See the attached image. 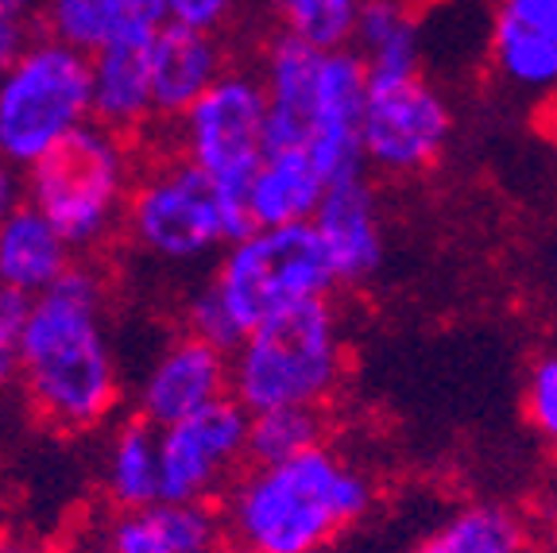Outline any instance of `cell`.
<instances>
[{
	"mask_svg": "<svg viewBox=\"0 0 557 553\" xmlns=\"http://www.w3.org/2000/svg\"><path fill=\"white\" fill-rule=\"evenodd\" d=\"M178 144L228 201H248L268 156V94L252 70H225L178 124Z\"/></svg>",
	"mask_w": 557,
	"mask_h": 553,
	"instance_id": "8",
	"label": "cell"
},
{
	"mask_svg": "<svg viewBox=\"0 0 557 553\" xmlns=\"http://www.w3.org/2000/svg\"><path fill=\"white\" fill-rule=\"evenodd\" d=\"M35 4H44V0H0V9L24 12V16H27V12H32V9H35Z\"/></svg>",
	"mask_w": 557,
	"mask_h": 553,
	"instance_id": "35",
	"label": "cell"
},
{
	"mask_svg": "<svg viewBox=\"0 0 557 553\" xmlns=\"http://www.w3.org/2000/svg\"><path fill=\"white\" fill-rule=\"evenodd\" d=\"M345 380V337L330 298H310L260 325L233 353V398L248 415L325 407Z\"/></svg>",
	"mask_w": 557,
	"mask_h": 553,
	"instance_id": "3",
	"label": "cell"
},
{
	"mask_svg": "<svg viewBox=\"0 0 557 553\" xmlns=\"http://www.w3.org/2000/svg\"><path fill=\"white\" fill-rule=\"evenodd\" d=\"M372 480L318 445L278 465H252L225 495V530L248 553H318L372 507Z\"/></svg>",
	"mask_w": 557,
	"mask_h": 553,
	"instance_id": "2",
	"label": "cell"
},
{
	"mask_svg": "<svg viewBox=\"0 0 557 553\" xmlns=\"http://www.w3.org/2000/svg\"><path fill=\"white\" fill-rule=\"evenodd\" d=\"M531 527L507 503H465L407 553H527Z\"/></svg>",
	"mask_w": 557,
	"mask_h": 553,
	"instance_id": "20",
	"label": "cell"
},
{
	"mask_svg": "<svg viewBox=\"0 0 557 553\" xmlns=\"http://www.w3.org/2000/svg\"><path fill=\"white\" fill-rule=\"evenodd\" d=\"M166 553H218L225 530V515L213 503H171L159 500L148 507Z\"/></svg>",
	"mask_w": 557,
	"mask_h": 553,
	"instance_id": "26",
	"label": "cell"
},
{
	"mask_svg": "<svg viewBox=\"0 0 557 553\" xmlns=\"http://www.w3.org/2000/svg\"><path fill=\"white\" fill-rule=\"evenodd\" d=\"M522 418L534 438L557 450V353H546L527 368L522 383Z\"/></svg>",
	"mask_w": 557,
	"mask_h": 553,
	"instance_id": "27",
	"label": "cell"
},
{
	"mask_svg": "<svg viewBox=\"0 0 557 553\" xmlns=\"http://www.w3.org/2000/svg\"><path fill=\"white\" fill-rule=\"evenodd\" d=\"M94 121V62L89 54L35 39L20 62L0 74V159L35 167L70 132Z\"/></svg>",
	"mask_w": 557,
	"mask_h": 553,
	"instance_id": "6",
	"label": "cell"
},
{
	"mask_svg": "<svg viewBox=\"0 0 557 553\" xmlns=\"http://www.w3.org/2000/svg\"><path fill=\"white\" fill-rule=\"evenodd\" d=\"M151 39L156 32L124 27L113 44H104L94 62V121L104 128L132 136L156 113L151 94Z\"/></svg>",
	"mask_w": 557,
	"mask_h": 553,
	"instance_id": "16",
	"label": "cell"
},
{
	"mask_svg": "<svg viewBox=\"0 0 557 553\" xmlns=\"http://www.w3.org/2000/svg\"><path fill=\"white\" fill-rule=\"evenodd\" d=\"M248 422L252 415L233 395L209 403L206 410L159 430L163 460V500L209 503L248 457Z\"/></svg>",
	"mask_w": 557,
	"mask_h": 553,
	"instance_id": "10",
	"label": "cell"
},
{
	"mask_svg": "<svg viewBox=\"0 0 557 553\" xmlns=\"http://www.w3.org/2000/svg\"><path fill=\"white\" fill-rule=\"evenodd\" d=\"M487 51L507 86L522 94L557 89V0H499Z\"/></svg>",
	"mask_w": 557,
	"mask_h": 553,
	"instance_id": "14",
	"label": "cell"
},
{
	"mask_svg": "<svg viewBox=\"0 0 557 553\" xmlns=\"http://www.w3.org/2000/svg\"><path fill=\"white\" fill-rule=\"evenodd\" d=\"M186 333L209 341V345L225 348L228 356H233L236 348H240V341L248 337L213 283L198 286V291H194V298L186 303Z\"/></svg>",
	"mask_w": 557,
	"mask_h": 553,
	"instance_id": "28",
	"label": "cell"
},
{
	"mask_svg": "<svg viewBox=\"0 0 557 553\" xmlns=\"http://www.w3.org/2000/svg\"><path fill=\"white\" fill-rule=\"evenodd\" d=\"M27 314H32V298L0 286V391H9L12 383H20Z\"/></svg>",
	"mask_w": 557,
	"mask_h": 553,
	"instance_id": "29",
	"label": "cell"
},
{
	"mask_svg": "<svg viewBox=\"0 0 557 553\" xmlns=\"http://www.w3.org/2000/svg\"><path fill=\"white\" fill-rule=\"evenodd\" d=\"M236 0H166V20L171 24L194 27V32L218 35L233 20Z\"/></svg>",
	"mask_w": 557,
	"mask_h": 553,
	"instance_id": "31",
	"label": "cell"
},
{
	"mask_svg": "<svg viewBox=\"0 0 557 553\" xmlns=\"http://www.w3.org/2000/svg\"><path fill=\"white\" fill-rule=\"evenodd\" d=\"M364 105H368V70L352 47L325 51L318 97L310 113V159L325 182L364 174Z\"/></svg>",
	"mask_w": 557,
	"mask_h": 553,
	"instance_id": "11",
	"label": "cell"
},
{
	"mask_svg": "<svg viewBox=\"0 0 557 553\" xmlns=\"http://www.w3.org/2000/svg\"><path fill=\"white\" fill-rule=\"evenodd\" d=\"M271 9L283 20V32L322 51H341L352 44L364 0H271Z\"/></svg>",
	"mask_w": 557,
	"mask_h": 553,
	"instance_id": "25",
	"label": "cell"
},
{
	"mask_svg": "<svg viewBox=\"0 0 557 553\" xmlns=\"http://www.w3.org/2000/svg\"><path fill=\"white\" fill-rule=\"evenodd\" d=\"M20 388L32 415L54 433H89L121 403V368L104 325L101 271L74 263L32 298Z\"/></svg>",
	"mask_w": 557,
	"mask_h": 553,
	"instance_id": "1",
	"label": "cell"
},
{
	"mask_svg": "<svg viewBox=\"0 0 557 553\" xmlns=\"http://www.w3.org/2000/svg\"><path fill=\"white\" fill-rule=\"evenodd\" d=\"M104 553H166L148 511H121L104 530Z\"/></svg>",
	"mask_w": 557,
	"mask_h": 553,
	"instance_id": "30",
	"label": "cell"
},
{
	"mask_svg": "<svg viewBox=\"0 0 557 553\" xmlns=\"http://www.w3.org/2000/svg\"><path fill=\"white\" fill-rule=\"evenodd\" d=\"M225 553H248V550H240V545H233V550H225Z\"/></svg>",
	"mask_w": 557,
	"mask_h": 553,
	"instance_id": "37",
	"label": "cell"
},
{
	"mask_svg": "<svg viewBox=\"0 0 557 553\" xmlns=\"http://www.w3.org/2000/svg\"><path fill=\"white\" fill-rule=\"evenodd\" d=\"M32 27H27L24 12H12V9H0V74L20 62V54L32 47Z\"/></svg>",
	"mask_w": 557,
	"mask_h": 553,
	"instance_id": "32",
	"label": "cell"
},
{
	"mask_svg": "<svg viewBox=\"0 0 557 553\" xmlns=\"http://www.w3.org/2000/svg\"><path fill=\"white\" fill-rule=\"evenodd\" d=\"M104 492L121 511H148L163 500V460L159 430L132 418L113 433L104 450Z\"/></svg>",
	"mask_w": 557,
	"mask_h": 553,
	"instance_id": "21",
	"label": "cell"
},
{
	"mask_svg": "<svg viewBox=\"0 0 557 553\" xmlns=\"http://www.w3.org/2000/svg\"><path fill=\"white\" fill-rule=\"evenodd\" d=\"M166 24V0H128V27L159 32Z\"/></svg>",
	"mask_w": 557,
	"mask_h": 553,
	"instance_id": "33",
	"label": "cell"
},
{
	"mask_svg": "<svg viewBox=\"0 0 557 553\" xmlns=\"http://www.w3.org/2000/svg\"><path fill=\"white\" fill-rule=\"evenodd\" d=\"M20 206H24V201H20V174H16V167L0 159V221L16 213Z\"/></svg>",
	"mask_w": 557,
	"mask_h": 553,
	"instance_id": "34",
	"label": "cell"
},
{
	"mask_svg": "<svg viewBox=\"0 0 557 553\" xmlns=\"http://www.w3.org/2000/svg\"><path fill=\"white\" fill-rule=\"evenodd\" d=\"M74 268V248L39 209L27 201L0 221V286L39 298Z\"/></svg>",
	"mask_w": 557,
	"mask_h": 553,
	"instance_id": "18",
	"label": "cell"
},
{
	"mask_svg": "<svg viewBox=\"0 0 557 553\" xmlns=\"http://www.w3.org/2000/svg\"><path fill=\"white\" fill-rule=\"evenodd\" d=\"M44 32L82 54H97L128 27V0H44Z\"/></svg>",
	"mask_w": 557,
	"mask_h": 553,
	"instance_id": "24",
	"label": "cell"
},
{
	"mask_svg": "<svg viewBox=\"0 0 557 553\" xmlns=\"http://www.w3.org/2000/svg\"><path fill=\"white\" fill-rule=\"evenodd\" d=\"M4 553H35V550H27V545H9V542H4Z\"/></svg>",
	"mask_w": 557,
	"mask_h": 553,
	"instance_id": "36",
	"label": "cell"
},
{
	"mask_svg": "<svg viewBox=\"0 0 557 553\" xmlns=\"http://www.w3.org/2000/svg\"><path fill=\"white\" fill-rule=\"evenodd\" d=\"M325 445L322 407H275L260 410L248 422V460L252 465H278V460L302 457Z\"/></svg>",
	"mask_w": 557,
	"mask_h": 553,
	"instance_id": "23",
	"label": "cell"
},
{
	"mask_svg": "<svg viewBox=\"0 0 557 553\" xmlns=\"http://www.w3.org/2000/svg\"><path fill=\"white\" fill-rule=\"evenodd\" d=\"M330 182L318 171L306 147L268 151L248 186V213L256 229H283V225H310L322 206Z\"/></svg>",
	"mask_w": 557,
	"mask_h": 553,
	"instance_id": "19",
	"label": "cell"
},
{
	"mask_svg": "<svg viewBox=\"0 0 557 553\" xmlns=\"http://www.w3.org/2000/svg\"><path fill=\"white\" fill-rule=\"evenodd\" d=\"M124 229L151 260L198 263L248 236L256 225L248 201H228L190 159L174 156L136 174Z\"/></svg>",
	"mask_w": 557,
	"mask_h": 553,
	"instance_id": "5",
	"label": "cell"
},
{
	"mask_svg": "<svg viewBox=\"0 0 557 553\" xmlns=\"http://www.w3.org/2000/svg\"><path fill=\"white\" fill-rule=\"evenodd\" d=\"M453 136L445 97L422 74L410 78H368L364 159L380 174H422L437 167Z\"/></svg>",
	"mask_w": 557,
	"mask_h": 553,
	"instance_id": "9",
	"label": "cell"
},
{
	"mask_svg": "<svg viewBox=\"0 0 557 553\" xmlns=\"http://www.w3.org/2000/svg\"><path fill=\"white\" fill-rule=\"evenodd\" d=\"M225 395H233V356L194 333H183L148 364L136 388V410L144 422L166 430Z\"/></svg>",
	"mask_w": 557,
	"mask_h": 553,
	"instance_id": "12",
	"label": "cell"
},
{
	"mask_svg": "<svg viewBox=\"0 0 557 553\" xmlns=\"http://www.w3.org/2000/svg\"><path fill=\"white\" fill-rule=\"evenodd\" d=\"M225 74V51L218 35L194 32V27L171 24L151 39V94H156V113L183 121L194 105L209 94V86Z\"/></svg>",
	"mask_w": 557,
	"mask_h": 553,
	"instance_id": "17",
	"label": "cell"
},
{
	"mask_svg": "<svg viewBox=\"0 0 557 553\" xmlns=\"http://www.w3.org/2000/svg\"><path fill=\"white\" fill-rule=\"evenodd\" d=\"M348 47L360 54L372 82L418 74V20L403 0H364Z\"/></svg>",
	"mask_w": 557,
	"mask_h": 553,
	"instance_id": "22",
	"label": "cell"
},
{
	"mask_svg": "<svg viewBox=\"0 0 557 553\" xmlns=\"http://www.w3.org/2000/svg\"><path fill=\"white\" fill-rule=\"evenodd\" d=\"M330 251L337 283L360 286L380 271L383 263V221L380 198L368 186L364 174L330 182L322 206L310 221Z\"/></svg>",
	"mask_w": 557,
	"mask_h": 553,
	"instance_id": "13",
	"label": "cell"
},
{
	"mask_svg": "<svg viewBox=\"0 0 557 553\" xmlns=\"http://www.w3.org/2000/svg\"><path fill=\"white\" fill-rule=\"evenodd\" d=\"M0 553H4V538H0Z\"/></svg>",
	"mask_w": 557,
	"mask_h": 553,
	"instance_id": "39",
	"label": "cell"
},
{
	"mask_svg": "<svg viewBox=\"0 0 557 553\" xmlns=\"http://www.w3.org/2000/svg\"><path fill=\"white\" fill-rule=\"evenodd\" d=\"M322 47L278 32L263 51V94H268V151L310 144V113L322 78Z\"/></svg>",
	"mask_w": 557,
	"mask_h": 553,
	"instance_id": "15",
	"label": "cell"
},
{
	"mask_svg": "<svg viewBox=\"0 0 557 553\" xmlns=\"http://www.w3.org/2000/svg\"><path fill=\"white\" fill-rule=\"evenodd\" d=\"M554 553H557V527H554Z\"/></svg>",
	"mask_w": 557,
	"mask_h": 553,
	"instance_id": "38",
	"label": "cell"
},
{
	"mask_svg": "<svg viewBox=\"0 0 557 553\" xmlns=\"http://www.w3.org/2000/svg\"><path fill=\"white\" fill-rule=\"evenodd\" d=\"M209 283L218 286L244 333L260 321L290 310L310 298H330L337 286L330 251L313 225L252 229L233 241Z\"/></svg>",
	"mask_w": 557,
	"mask_h": 553,
	"instance_id": "7",
	"label": "cell"
},
{
	"mask_svg": "<svg viewBox=\"0 0 557 553\" xmlns=\"http://www.w3.org/2000/svg\"><path fill=\"white\" fill-rule=\"evenodd\" d=\"M136 174L121 132L89 121L27 167V201L70 248H97L124 221Z\"/></svg>",
	"mask_w": 557,
	"mask_h": 553,
	"instance_id": "4",
	"label": "cell"
}]
</instances>
